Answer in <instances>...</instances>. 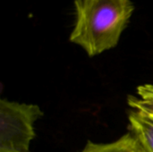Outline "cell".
<instances>
[{
  "instance_id": "6da1fadb",
  "label": "cell",
  "mask_w": 153,
  "mask_h": 152,
  "mask_svg": "<svg viewBox=\"0 0 153 152\" xmlns=\"http://www.w3.org/2000/svg\"><path fill=\"white\" fill-rule=\"evenodd\" d=\"M69 40L89 56L116 47L134 12L132 0H74Z\"/></svg>"
},
{
  "instance_id": "7a4b0ae2",
  "label": "cell",
  "mask_w": 153,
  "mask_h": 152,
  "mask_svg": "<svg viewBox=\"0 0 153 152\" xmlns=\"http://www.w3.org/2000/svg\"><path fill=\"white\" fill-rule=\"evenodd\" d=\"M43 116L38 105L0 100V152H30L35 124Z\"/></svg>"
},
{
  "instance_id": "3957f363",
  "label": "cell",
  "mask_w": 153,
  "mask_h": 152,
  "mask_svg": "<svg viewBox=\"0 0 153 152\" xmlns=\"http://www.w3.org/2000/svg\"><path fill=\"white\" fill-rule=\"evenodd\" d=\"M131 133L137 139L144 152H153V118L132 109L129 113Z\"/></svg>"
},
{
  "instance_id": "277c9868",
  "label": "cell",
  "mask_w": 153,
  "mask_h": 152,
  "mask_svg": "<svg viewBox=\"0 0 153 152\" xmlns=\"http://www.w3.org/2000/svg\"><path fill=\"white\" fill-rule=\"evenodd\" d=\"M79 152H144V151L134 135L130 133L108 143H97L89 141Z\"/></svg>"
},
{
  "instance_id": "5b68a950",
  "label": "cell",
  "mask_w": 153,
  "mask_h": 152,
  "mask_svg": "<svg viewBox=\"0 0 153 152\" xmlns=\"http://www.w3.org/2000/svg\"><path fill=\"white\" fill-rule=\"evenodd\" d=\"M132 109L139 110L146 115H153V83L137 87L136 95H130L127 101Z\"/></svg>"
},
{
  "instance_id": "8992f818",
  "label": "cell",
  "mask_w": 153,
  "mask_h": 152,
  "mask_svg": "<svg viewBox=\"0 0 153 152\" xmlns=\"http://www.w3.org/2000/svg\"><path fill=\"white\" fill-rule=\"evenodd\" d=\"M147 116H149V115H147ZM150 117H152V118H153V116H149Z\"/></svg>"
}]
</instances>
